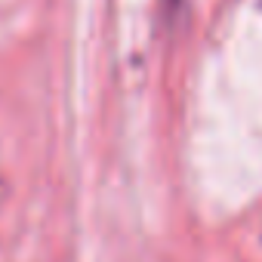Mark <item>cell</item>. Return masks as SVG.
Wrapping results in <instances>:
<instances>
[{
    "label": "cell",
    "instance_id": "6da1fadb",
    "mask_svg": "<svg viewBox=\"0 0 262 262\" xmlns=\"http://www.w3.org/2000/svg\"><path fill=\"white\" fill-rule=\"evenodd\" d=\"M179 4H182V0H161V7H164L167 13H173V10H179Z\"/></svg>",
    "mask_w": 262,
    "mask_h": 262
}]
</instances>
